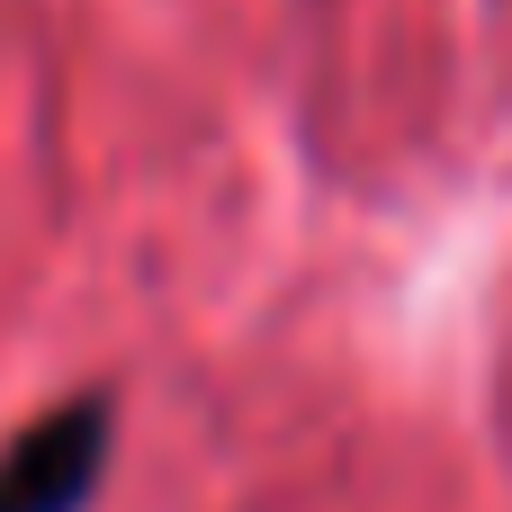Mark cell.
<instances>
[{"label": "cell", "instance_id": "obj_1", "mask_svg": "<svg viewBox=\"0 0 512 512\" xmlns=\"http://www.w3.org/2000/svg\"><path fill=\"white\" fill-rule=\"evenodd\" d=\"M108 441H117L108 396L45 405L27 432L0 441V512H90L99 477H108Z\"/></svg>", "mask_w": 512, "mask_h": 512}]
</instances>
